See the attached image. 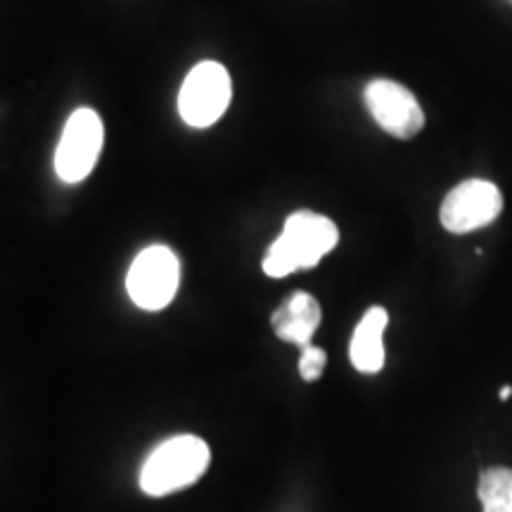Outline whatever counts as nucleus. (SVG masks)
I'll return each mask as SVG.
<instances>
[{"mask_svg":"<svg viewBox=\"0 0 512 512\" xmlns=\"http://www.w3.org/2000/svg\"><path fill=\"white\" fill-rule=\"evenodd\" d=\"M366 107L377 126L389 136L411 140L425 126V112L415 95L401 83L375 79L366 86Z\"/></svg>","mask_w":512,"mask_h":512,"instance_id":"obj_7","label":"nucleus"},{"mask_svg":"<svg viewBox=\"0 0 512 512\" xmlns=\"http://www.w3.org/2000/svg\"><path fill=\"white\" fill-rule=\"evenodd\" d=\"M498 396H501V401H508L512 396V387H503L501 394H498Z\"/></svg>","mask_w":512,"mask_h":512,"instance_id":"obj_12","label":"nucleus"},{"mask_svg":"<svg viewBox=\"0 0 512 512\" xmlns=\"http://www.w3.org/2000/svg\"><path fill=\"white\" fill-rule=\"evenodd\" d=\"M503 211V195L494 183L470 178L446 195L439 219L448 233L465 235L498 219Z\"/></svg>","mask_w":512,"mask_h":512,"instance_id":"obj_6","label":"nucleus"},{"mask_svg":"<svg viewBox=\"0 0 512 512\" xmlns=\"http://www.w3.org/2000/svg\"><path fill=\"white\" fill-rule=\"evenodd\" d=\"M479 501L484 512H512V470L489 467L479 477Z\"/></svg>","mask_w":512,"mask_h":512,"instance_id":"obj_10","label":"nucleus"},{"mask_svg":"<svg viewBox=\"0 0 512 512\" xmlns=\"http://www.w3.org/2000/svg\"><path fill=\"white\" fill-rule=\"evenodd\" d=\"M181 283V261L164 245H152L133 259L126 275L128 297L138 309L162 311L174 302Z\"/></svg>","mask_w":512,"mask_h":512,"instance_id":"obj_3","label":"nucleus"},{"mask_svg":"<svg viewBox=\"0 0 512 512\" xmlns=\"http://www.w3.org/2000/svg\"><path fill=\"white\" fill-rule=\"evenodd\" d=\"M230 95L233 86L228 69L219 62H200L185 76L178 93V112L188 126L209 128L226 114Z\"/></svg>","mask_w":512,"mask_h":512,"instance_id":"obj_4","label":"nucleus"},{"mask_svg":"<svg viewBox=\"0 0 512 512\" xmlns=\"http://www.w3.org/2000/svg\"><path fill=\"white\" fill-rule=\"evenodd\" d=\"M325 363H328V354H325L320 347H309L302 349V356H299V375L304 377L306 382H316L323 375Z\"/></svg>","mask_w":512,"mask_h":512,"instance_id":"obj_11","label":"nucleus"},{"mask_svg":"<svg viewBox=\"0 0 512 512\" xmlns=\"http://www.w3.org/2000/svg\"><path fill=\"white\" fill-rule=\"evenodd\" d=\"M339 230L328 216L313 211H294L287 216L283 235L268 247L264 273L271 278H285L294 271H309L318 266L325 254L337 247Z\"/></svg>","mask_w":512,"mask_h":512,"instance_id":"obj_1","label":"nucleus"},{"mask_svg":"<svg viewBox=\"0 0 512 512\" xmlns=\"http://www.w3.org/2000/svg\"><path fill=\"white\" fill-rule=\"evenodd\" d=\"M389 313L382 306H373L363 313L361 323L356 325L354 337L349 344V358L358 373H380L384 366V330H387Z\"/></svg>","mask_w":512,"mask_h":512,"instance_id":"obj_9","label":"nucleus"},{"mask_svg":"<svg viewBox=\"0 0 512 512\" xmlns=\"http://www.w3.org/2000/svg\"><path fill=\"white\" fill-rule=\"evenodd\" d=\"M320 325V304L309 292H294L271 316V328L283 342L294 347H309Z\"/></svg>","mask_w":512,"mask_h":512,"instance_id":"obj_8","label":"nucleus"},{"mask_svg":"<svg viewBox=\"0 0 512 512\" xmlns=\"http://www.w3.org/2000/svg\"><path fill=\"white\" fill-rule=\"evenodd\" d=\"M105 128L98 112L79 107L62 128L55 150V171L64 183H81L93 174L98 164Z\"/></svg>","mask_w":512,"mask_h":512,"instance_id":"obj_5","label":"nucleus"},{"mask_svg":"<svg viewBox=\"0 0 512 512\" xmlns=\"http://www.w3.org/2000/svg\"><path fill=\"white\" fill-rule=\"evenodd\" d=\"M211 460L207 441L195 434H176L166 439L147 456L140 467V489L152 498L188 489L200 482Z\"/></svg>","mask_w":512,"mask_h":512,"instance_id":"obj_2","label":"nucleus"}]
</instances>
